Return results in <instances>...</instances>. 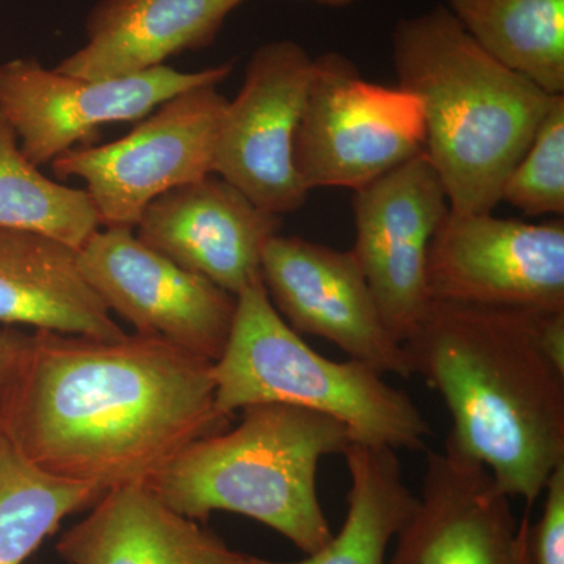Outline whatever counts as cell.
Listing matches in <instances>:
<instances>
[{
	"label": "cell",
	"instance_id": "6da1fadb",
	"mask_svg": "<svg viewBox=\"0 0 564 564\" xmlns=\"http://www.w3.org/2000/svg\"><path fill=\"white\" fill-rule=\"evenodd\" d=\"M212 364L133 333L36 329L0 392V433L29 463L104 494L148 485L187 445L228 429Z\"/></svg>",
	"mask_w": 564,
	"mask_h": 564
},
{
	"label": "cell",
	"instance_id": "7a4b0ae2",
	"mask_svg": "<svg viewBox=\"0 0 564 564\" xmlns=\"http://www.w3.org/2000/svg\"><path fill=\"white\" fill-rule=\"evenodd\" d=\"M543 317L432 300L403 344L451 413L447 440L529 507L564 462V370L544 350Z\"/></svg>",
	"mask_w": 564,
	"mask_h": 564
},
{
	"label": "cell",
	"instance_id": "3957f363",
	"mask_svg": "<svg viewBox=\"0 0 564 564\" xmlns=\"http://www.w3.org/2000/svg\"><path fill=\"white\" fill-rule=\"evenodd\" d=\"M392 61L422 102L425 154L451 210L489 214L556 96L486 54L445 6L397 22Z\"/></svg>",
	"mask_w": 564,
	"mask_h": 564
},
{
	"label": "cell",
	"instance_id": "277c9868",
	"mask_svg": "<svg viewBox=\"0 0 564 564\" xmlns=\"http://www.w3.org/2000/svg\"><path fill=\"white\" fill-rule=\"evenodd\" d=\"M242 414L234 429L187 445L144 486L193 521L228 511L270 527L304 555L321 551L333 530L318 497V466L345 454L350 432L291 404H252Z\"/></svg>",
	"mask_w": 564,
	"mask_h": 564
},
{
	"label": "cell",
	"instance_id": "5b68a950",
	"mask_svg": "<svg viewBox=\"0 0 564 564\" xmlns=\"http://www.w3.org/2000/svg\"><path fill=\"white\" fill-rule=\"evenodd\" d=\"M231 336L212 364L215 408L225 417L280 403L329 415L352 443L421 451L432 425L408 393L366 364L333 361L310 347L270 302L262 278L237 293Z\"/></svg>",
	"mask_w": 564,
	"mask_h": 564
},
{
	"label": "cell",
	"instance_id": "8992f818",
	"mask_svg": "<svg viewBox=\"0 0 564 564\" xmlns=\"http://www.w3.org/2000/svg\"><path fill=\"white\" fill-rule=\"evenodd\" d=\"M425 140L422 102L413 93L364 79L339 52L314 58L293 144L307 192L359 191L425 151Z\"/></svg>",
	"mask_w": 564,
	"mask_h": 564
},
{
	"label": "cell",
	"instance_id": "52a82bcc",
	"mask_svg": "<svg viewBox=\"0 0 564 564\" xmlns=\"http://www.w3.org/2000/svg\"><path fill=\"white\" fill-rule=\"evenodd\" d=\"M218 85L177 93L120 140L73 148L51 163L61 180L79 177L102 228L135 229L163 193L214 174L225 113Z\"/></svg>",
	"mask_w": 564,
	"mask_h": 564
},
{
	"label": "cell",
	"instance_id": "ba28073f",
	"mask_svg": "<svg viewBox=\"0 0 564 564\" xmlns=\"http://www.w3.org/2000/svg\"><path fill=\"white\" fill-rule=\"evenodd\" d=\"M232 68L226 62L184 73L162 65L132 76L82 79L36 58H14L0 65V117L17 133L22 154L43 166L90 143L104 126L143 120L177 93L220 85Z\"/></svg>",
	"mask_w": 564,
	"mask_h": 564
},
{
	"label": "cell",
	"instance_id": "9c48e42d",
	"mask_svg": "<svg viewBox=\"0 0 564 564\" xmlns=\"http://www.w3.org/2000/svg\"><path fill=\"white\" fill-rule=\"evenodd\" d=\"M430 300L564 313V223H524L448 210L426 262Z\"/></svg>",
	"mask_w": 564,
	"mask_h": 564
},
{
	"label": "cell",
	"instance_id": "30bf717a",
	"mask_svg": "<svg viewBox=\"0 0 564 564\" xmlns=\"http://www.w3.org/2000/svg\"><path fill=\"white\" fill-rule=\"evenodd\" d=\"M82 276L111 314L215 362L231 336L237 296L140 242L133 229H98L80 250Z\"/></svg>",
	"mask_w": 564,
	"mask_h": 564
},
{
	"label": "cell",
	"instance_id": "8fae6325",
	"mask_svg": "<svg viewBox=\"0 0 564 564\" xmlns=\"http://www.w3.org/2000/svg\"><path fill=\"white\" fill-rule=\"evenodd\" d=\"M302 44L274 40L252 52L242 87L226 104L214 155V174L252 203L276 215L306 203L293 144L313 74Z\"/></svg>",
	"mask_w": 564,
	"mask_h": 564
},
{
	"label": "cell",
	"instance_id": "7c38bea8",
	"mask_svg": "<svg viewBox=\"0 0 564 564\" xmlns=\"http://www.w3.org/2000/svg\"><path fill=\"white\" fill-rule=\"evenodd\" d=\"M448 210L443 182L425 151L355 192L351 251L386 325L400 344L432 302L426 262L434 234Z\"/></svg>",
	"mask_w": 564,
	"mask_h": 564
},
{
	"label": "cell",
	"instance_id": "4fadbf2b",
	"mask_svg": "<svg viewBox=\"0 0 564 564\" xmlns=\"http://www.w3.org/2000/svg\"><path fill=\"white\" fill-rule=\"evenodd\" d=\"M261 278L293 332L322 337L377 372L413 377L351 250L278 234L263 251Z\"/></svg>",
	"mask_w": 564,
	"mask_h": 564
},
{
	"label": "cell",
	"instance_id": "5bb4252c",
	"mask_svg": "<svg viewBox=\"0 0 564 564\" xmlns=\"http://www.w3.org/2000/svg\"><path fill=\"white\" fill-rule=\"evenodd\" d=\"M532 527L484 464L445 440L426 454L422 496L388 564H536Z\"/></svg>",
	"mask_w": 564,
	"mask_h": 564
},
{
	"label": "cell",
	"instance_id": "9a60e30c",
	"mask_svg": "<svg viewBox=\"0 0 564 564\" xmlns=\"http://www.w3.org/2000/svg\"><path fill=\"white\" fill-rule=\"evenodd\" d=\"M281 226V215L209 174L155 198L133 231L151 250L237 295L261 278L263 251Z\"/></svg>",
	"mask_w": 564,
	"mask_h": 564
},
{
	"label": "cell",
	"instance_id": "2e32d148",
	"mask_svg": "<svg viewBox=\"0 0 564 564\" xmlns=\"http://www.w3.org/2000/svg\"><path fill=\"white\" fill-rule=\"evenodd\" d=\"M247 0H98L85 21V43L57 65L82 79H113L209 47Z\"/></svg>",
	"mask_w": 564,
	"mask_h": 564
},
{
	"label": "cell",
	"instance_id": "e0dca14e",
	"mask_svg": "<svg viewBox=\"0 0 564 564\" xmlns=\"http://www.w3.org/2000/svg\"><path fill=\"white\" fill-rule=\"evenodd\" d=\"M68 564H261L185 518L144 485L104 494L57 543Z\"/></svg>",
	"mask_w": 564,
	"mask_h": 564
},
{
	"label": "cell",
	"instance_id": "ac0fdd59",
	"mask_svg": "<svg viewBox=\"0 0 564 564\" xmlns=\"http://www.w3.org/2000/svg\"><path fill=\"white\" fill-rule=\"evenodd\" d=\"M0 322L96 339L126 336L82 276L76 248L20 229L0 228Z\"/></svg>",
	"mask_w": 564,
	"mask_h": 564
},
{
	"label": "cell",
	"instance_id": "d6986e66",
	"mask_svg": "<svg viewBox=\"0 0 564 564\" xmlns=\"http://www.w3.org/2000/svg\"><path fill=\"white\" fill-rule=\"evenodd\" d=\"M397 451L359 443L345 451L350 491L348 510L339 532L321 551L296 562L261 564H388V549L417 497L404 485Z\"/></svg>",
	"mask_w": 564,
	"mask_h": 564
},
{
	"label": "cell",
	"instance_id": "ffe728a7",
	"mask_svg": "<svg viewBox=\"0 0 564 564\" xmlns=\"http://www.w3.org/2000/svg\"><path fill=\"white\" fill-rule=\"evenodd\" d=\"M497 62L552 96L564 93V0H445Z\"/></svg>",
	"mask_w": 564,
	"mask_h": 564
},
{
	"label": "cell",
	"instance_id": "44dd1931",
	"mask_svg": "<svg viewBox=\"0 0 564 564\" xmlns=\"http://www.w3.org/2000/svg\"><path fill=\"white\" fill-rule=\"evenodd\" d=\"M102 496L43 473L0 433V564L28 563L66 516L88 510Z\"/></svg>",
	"mask_w": 564,
	"mask_h": 564
},
{
	"label": "cell",
	"instance_id": "7402d4cb",
	"mask_svg": "<svg viewBox=\"0 0 564 564\" xmlns=\"http://www.w3.org/2000/svg\"><path fill=\"white\" fill-rule=\"evenodd\" d=\"M0 228L43 234L80 250L101 229L85 188L52 181L22 154L20 140L0 117Z\"/></svg>",
	"mask_w": 564,
	"mask_h": 564
},
{
	"label": "cell",
	"instance_id": "603a6c76",
	"mask_svg": "<svg viewBox=\"0 0 564 564\" xmlns=\"http://www.w3.org/2000/svg\"><path fill=\"white\" fill-rule=\"evenodd\" d=\"M500 199L534 217L564 214V95L556 96L508 174Z\"/></svg>",
	"mask_w": 564,
	"mask_h": 564
},
{
	"label": "cell",
	"instance_id": "cb8c5ba5",
	"mask_svg": "<svg viewBox=\"0 0 564 564\" xmlns=\"http://www.w3.org/2000/svg\"><path fill=\"white\" fill-rule=\"evenodd\" d=\"M543 494V514L532 527L534 560L564 564V462L549 477Z\"/></svg>",
	"mask_w": 564,
	"mask_h": 564
},
{
	"label": "cell",
	"instance_id": "d4e9b609",
	"mask_svg": "<svg viewBox=\"0 0 564 564\" xmlns=\"http://www.w3.org/2000/svg\"><path fill=\"white\" fill-rule=\"evenodd\" d=\"M29 339H31V334L13 328V326L0 329V392L9 383L11 375L20 364Z\"/></svg>",
	"mask_w": 564,
	"mask_h": 564
},
{
	"label": "cell",
	"instance_id": "484cf974",
	"mask_svg": "<svg viewBox=\"0 0 564 564\" xmlns=\"http://www.w3.org/2000/svg\"><path fill=\"white\" fill-rule=\"evenodd\" d=\"M302 2H313L317 6L329 7V9H347L358 0H302Z\"/></svg>",
	"mask_w": 564,
	"mask_h": 564
},
{
	"label": "cell",
	"instance_id": "4316f807",
	"mask_svg": "<svg viewBox=\"0 0 564 564\" xmlns=\"http://www.w3.org/2000/svg\"><path fill=\"white\" fill-rule=\"evenodd\" d=\"M25 564H29V563H25Z\"/></svg>",
	"mask_w": 564,
	"mask_h": 564
}]
</instances>
